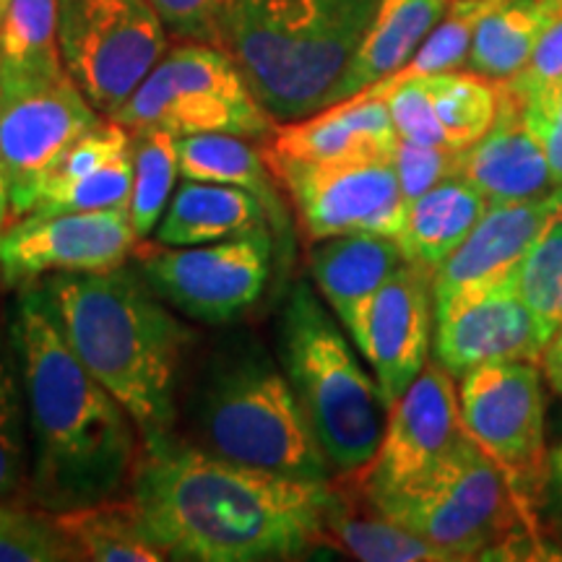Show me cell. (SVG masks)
<instances>
[{"label":"cell","instance_id":"cell-1","mask_svg":"<svg viewBox=\"0 0 562 562\" xmlns=\"http://www.w3.org/2000/svg\"><path fill=\"white\" fill-rule=\"evenodd\" d=\"M331 480H297L211 456L182 435L144 442L128 497L165 560L269 562L328 550Z\"/></svg>","mask_w":562,"mask_h":562},{"label":"cell","instance_id":"cell-2","mask_svg":"<svg viewBox=\"0 0 562 562\" xmlns=\"http://www.w3.org/2000/svg\"><path fill=\"white\" fill-rule=\"evenodd\" d=\"M11 341L30 417L32 508L68 513L128 495L144 438L70 349L40 281L19 290Z\"/></svg>","mask_w":562,"mask_h":562},{"label":"cell","instance_id":"cell-3","mask_svg":"<svg viewBox=\"0 0 562 562\" xmlns=\"http://www.w3.org/2000/svg\"><path fill=\"white\" fill-rule=\"evenodd\" d=\"M63 334L91 375L121 402L144 442L178 435V385L195 334L138 266L40 279Z\"/></svg>","mask_w":562,"mask_h":562},{"label":"cell","instance_id":"cell-4","mask_svg":"<svg viewBox=\"0 0 562 562\" xmlns=\"http://www.w3.org/2000/svg\"><path fill=\"white\" fill-rule=\"evenodd\" d=\"M188 435L220 459L297 480H331L328 456L300 409L284 368L261 341L235 339L203 364L188 398Z\"/></svg>","mask_w":562,"mask_h":562},{"label":"cell","instance_id":"cell-5","mask_svg":"<svg viewBox=\"0 0 562 562\" xmlns=\"http://www.w3.org/2000/svg\"><path fill=\"white\" fill-rule=\"evenodd\" d=\"M381 0H235L227 50L279 123L326 108Z\"/></svg>","mask_w":562,"mask_h":562},{"label":"cell","instance_id":"cell-6","mask_svg":"<svg viewBox=\"0 0 562 562\" xmlns=\"http://www.w3.org/2000/svg\"><path fill=\"white\" fill-rule=\"evenodd\" d=\"M279 362L334 472L368 467L381 446L389 404L362 368L339 318L307 281H297L279 313Z\"/></svg>","mask_w":562,"mask_h":562},{"label":"cell","instance_id":"cell-7","mask_svg":"<svg viewBox=\"0 0 562 562\" xmlns=\"http://www.w3.org/2000/svg\"><path fill=\"white\" fill-rule=\"evenodd\" d=\"M372 501L404 529L440 547L451 562L513 560L542 550L533 510L469 432L430 474Z\"/></svg>","mask_w":562,"mask_h":562},{"label":"cell","instance_id":"cell-8","mask_svg":"<svg viewBox=\"0 0 562 562\" xmlns=\"http://www.w3.org/2000/svg\"><path fill=\"white\" fill-rule=\"evenodd\" d=\"M110 121L172 136L229 133L266 144L279 121L263 108L227 47L182 42L161 55Z\"/></svg>","mask_w":562,"mask_h":562},{"label":"cell","instance_id":"cell-9","mask_svg":"<svg viewBox=\"0 0 562 562\" xmlns=\"http://www.w3.org/2000/svg\"><path fill=\"white\" fill-rule=\"evenodd\" d=\"M58 42L87 100L112 117L170 50V32L149 0H58Z\"/></svg>","mask_w":562,"mask_h":562},{"label":"cell","instance_id":"cell-10","mask_svg":"<svg viewBox=\"0 0 562 562\" xmlns=\"http://www.w3.org/2000/svg\"><path fill=\"white\" fill-rule=\"evenodd\" d=\"M547 378L539 362H492L459 378L461 419L472 440L501 467L513 492L533 510L547 484Z\"/></svg>","mask_w":562,"mask_h":562},{"label":"cell","instance_id":"cell-11","mask_svg":"<svg viewBox=\"0 0 562 562\" xmlns=\"http://www.w3.org/2000/svg\"><path fill=\"white\" fill-rule=\"evenodd\" d=\"M273 243L269 232L188 248L140 240L133 258L151 290L172 311L222 326L261 300L271 277Z\"/></svg>","mask_w":562,"mask_h":562},{"label":"cell","instance_id":"cell-12","mask_svg":"<svg viewBox=\"0 0 562 562\" xmlns=\"http://www.w3.org/2000/svg\"><path fill=\"white\" fill-rule=\"evenodd\" d=\"M273 175L307 243L349 232L398 237L406 201L393 157L378 159H292L266 149Z\"/></svg>","mask_w":562,"mask_h":562},{"label":"cell","instance_id":"cell-13","mask_svg":"<svg viewBox=\"0 0 562 562\" xmlns=\"http://www.w3.org/2000/svg\"><path fill=\"white\" fill-rule=\"evenodd\" d=\"M102 121L68 70L45 79L0 81V161L16 220L30 214L34 193L63 154Z\"/></svg>","mask_w":562,"mask_h":562},{"label":"cell","instance_id":"cell-14","mask_svg":"<svg viewBox=\"0 0 562 562\" xmlns=\"http://www.w3.org/2000/svg\"><path fill=\"white\" fill-rule=\"evenodd\" d=\"M138 243L128 206L26 214L0 232V277L21 290L50 273L108 271L128 263Z\"/></svg>","mask_w":562,"mask_h":562},{"label":"cell","instance_id":"cell-15","mask_svg":"<svg viewBox=\"0 0 562 562\" xmlns=\"http://www.w3.org/2000/svg\"><path fill=\"white\" fill-rule=\"evenodd\" d=\"M463 435L459 383L438 360H430L417 381L389 406L381 446L368 467L355 474L368 495H393L430 474Z\"/></svg>","mask_w":562,"mask_h":562},{"label":"cell","instance_id":"cell-16","mask_svg":"<svg viewBox=\"0 0 562 562\" xmlns=\"http://www.w3.org/2000/svg\"><path fill=\"white\" fill-rule=\"evenodd\" d=\"M344 328L370 364L383 402L391 406L430 362L435 339L432 273L404 261L381 290L357 305Z\"/></svg>","mask_w":562,"mask_h":562},{"label":"cell","instance_id":"cell-17","mask_svg":"<svg viewBox=\"0 0 562 562\" xmlns=\"http://www.w3.org/2000/svg\"><path fill=\"white\" fill-rule=\"evenodd\" d=\"M435 360L459 381L492 362H542L547 341L516 286V273L497 284L435 305Z\"/></svg>","mask_w":562,"mask_h":562},{"label":"cell","instance_id":"cell-18","mask_svg":"<svg viewBox=\"0 0 562 562\" xmlns=\"http://www.w3.org/2000/svg\"><path fill=\"white\" fill-rule=\"evenodd\" d=\"M383 94L398 138L446 149H469L497 115V83L472 70L383 79L368 87Z\"/></svg>","mask_w":562,"mask_h":562},{"label":"cell","instance_id":"cell-19","mask_svg":"<svg viewBox=\"0 0 562 562\" xmlns=\"http://www.w3.org/2000/svg\"><path fill=\"white\" fill-rule=\"evenodd\" d=\"M562 203V191L518 203H490L476 227L435 271V305L513 277L533 237Z\"/></svg>","mask_w":562,"mask_h":562},{"label":"cell","instance_id":"cell-20","mask_svg":"<svg viewBox=\"0 0 562 562\" xmlns=\"http://www.w3.org/2000/svg\"><path fill=\"white\" fill-rule=\"evenodd\" d=\"M461 178L490 203L544 199L554 186L547 154L526 121L524 100L510 87L497 83V115L476 144L463 149Z\"/></svg>","mask_w":562,"mask_h":562},{"label":"cell","instance_id":"cell-21","mask_svg":"<svg viewBox=\"0 0 562 562\" xmlns=\"http://www.w3.org/2000/svg\"><path fill=\"white\" fill-rule=\"evenodd\" d=\"M131 191V131L104 117L97 128L83 133L42 180L30 214L128 206Z\"/></svg>","mask_w":562,"mask_h":562},{"label":"cell","instance_id":"cell-22","mask_svg":"<svg viewBox=\"0 0 562 562\" xmlns=\"http://www.w3.org/2000/svg\"><path fill=\"white\" fill-rule=\"evenodd\" d=\"M398 146L383 94L360 91L300 121L279 123L266 149L292 159H391Z\"/></svg>","mask_w":562,"mask_h":562},{"label":"cell","instance_id":"cell-23","mask_svg":"<svg viewBox=\"0 0 562 562\" xmlns=\"http://www.w3.org/2000/svg\"><path fill=\"white\" fill-rule=\"evenodd\" d=\"M323 533L328 550L362 562H451L440 547L385 516L355 472L331 476Z\"/></svg>","mask_w":562,"mask_h":562},{"label":"cell","instance_id":"cell-24","mask_svg":"<svg viewBox=\"0 0 562 562\" xmlns=\"http://www.w3.org/2000/svg\"><path fill=\"white\" fill-rule=\"evenodd\" d=\"M271 232L263 203L248 191L220 182L182 180L154 229V240L170 248L211 245Z\"/></svg>","mask_w":562,"mask_h":562},{"label":"cell","instance_id":"cell-25","mask_svg":"<svg viewBox=\"0 0 562 562\" xmlns=\"http://www.w3.org/2000/svg\"><path fill=\"white\" fill-rule=\"evenodd\" d=\"M404 261V250L396 237L375 232L323 237L311 243L307 250V269L315 290L328 302L341 326L357 305L381 290Z\"/></svg>","mask_w":562,"mask_h":562},{"label":"cell","instance_id":"cell-26","mask_svg":"<svg viewBox=\"0 0 562 562\" xmlns=\"http://www.w3.org/2000/svg\"><path fill=\"white\" fill-rule=\"evenodd\" d=\"M180 178L199 182H220L235 186L256 195L263 203L273 237H284L292 248V209L286 206L284 188L273 175L263 144L258 140L229 136V133H201V136L178 138Z\"/></svg>","mask_w":562,"mask_h":562},{"label":"cell","instance_id":"cell-27","mask_svg":"<svg viewBox=\"0 0 562 562\" xmlns=\"http://www.w3.org/2000/svg\"><path fill=\"white\" fill-rule=\"evenodd\" d=\"M451 0H381L362 45L351 55L341 79L328 91V104L360 94L372 83L402 70L427 34L448 11Z\"/></svg>","mask_w":562,"mask_h":562},{"label":"cell","instance_id":"cell-28","mask_svg":"<svg viewBox=\"0 0 562 562\" xmlns=\"http://www.w3.org/2000/svg\"><path fill=\"white\" fill-rule=\"evenodd\" d=\"M487 206L490 201L463 178L422 193L406 203L402 232L396 237L404 258L435 277V271L467 240Z\"/></svg>","mask_w":562,"mask_h":562},{"label":"cell","instance_id":"cell-29","mask_svg":"<svg viewBox=\"0 0 562 562\" xmlns=\"http://www.w3.org/2000/svg\"><path fill=\"white\" fill-rule=\"evenodd\" d=\"M562 16L554 0H503L476 26L467 70L495 83L529 66L539 40Z\"/></svg>","mask_w":562,"mask_h":562},{"label":"cell","instance_id":"cell-30","mask_svg":"<svg viewBox=\"0 0 562 562\" xmlns=\"http://www.w3.org/2000/svg\"><path fill=\"white\" fill-rule=\"evenodd\" d=\"M58 0H9L0 19V81L58 76Z\"/></svg>","mask_w":562,"mask_h":562},{"label":"cell","instance_id":"cell-31","mask_svg":"<svg viewBox=\"0 0 562 562\" xmlns=\"http://www.w3.org/2000/svg\"><path fill=\"white\" fill-rule=\"evenodd\" d=\"M79 552V562H159L165 560L140 529L131 497L55 513Z\"/></svg>","mask_w":562,"mask_h":562},{"label":"cell","instance_id":"cell-32","mask_svg":"<svg viewBox=\"0 0 562 562\" xmlns=\"http://www.w3.org/2000/svg\"><path fill=\"white\" fill-rule=\"evenodd\" d=\"M32 446L16 349L0 341V505L32 508Z\"/></svg>","mask_w":562,"mask_h":562},{"label":"cell","instance_id":"cell-33","mask_svg":"<svg viewBox=\"0 0 562 562\" xmlns=\"http://www.w3.org/2000/svg\"><path fill=\"white\" fill-rule=\"evenodd\" d=\"M133 159V191H131V222L140 240L154 235L175 193L180 178L178 136L161 128L131 131Z\"/></svg>","mask_w":562,"mask_h":562},{"label":"cell","instance_id":"cell-34","mask_svg":"<svg viewBox=\"0 0 562 562\" xmlns=\"http://www.w3.org/2000/svg\"><path fill=\"white\" fill-rule=\"evenodd\" d=\"M516 286L544 341L562 328V203L533 237L516 271Z\"/></svg>","mask_w":562,"mask_h":562},{"label":"cell","instance_id":"cell-35","mask_svg":"<svg viewBox=\"0 0 562 562\" xmlns=\"http://www.w3.org/2000/svg\"><path fill=\"white\" fill-rule=\"evenodd\" d=\"M501 3L503 0H451L448 11L442 13L435 30L427 34L419 50L412 55V60L389 79H412V76L448 74V70L467 68L476 26Z\"/></svg>","mask_w":562,"mask_h":562},{"label":"cell","instance_id":"cell-36","mask_svg":"<svg viewBox=\"0 0 562 562\" xmlns=\"http://www.w3.org/2000/svg\"><path fill=\"white\" fill-rule=\"evenodd\" d=\"M0 562H79L55 513L16 508L0 526Z\"/></svg>","mask_w":562,"mask_h":562},{"label":"cell","instance_id":"cell-37","mask_svg":"<svg viewBox=\"0 0 562 562\" xmlns=\"http://www.w3.org/2000/svg\"><path fill=\"white\" fill-rule=\"evenodd\" d=\"M393 167H396L398 186H402L404 201L409 203L422 193L432 191L442 182L461 178L463 151L446 149V146H425L398 138L393 151Z\"/></svg>","mask_w":562,"mask_h":562},{"label":"cell","instance_id":"cell-38","mask_svg":"<svg viewBox=\"0 0 562 562\" xmlns=\"http://www.w3.org/2000/svg\"><path fill=\"white\" fill-rule=\"evenodd\" d=\"M167 32L182 42H206L227 47L235 0H149Z\"/></svg>","mask_w":562,"mask_h":562},{"label":"cell","instance_id":"cell-39","mask_svg":"<svg viewBox=\"0 0 562 562\" xmlns=\"http://www.w3.org/2000/svg\"><path fill=\"white\" fill-rule=\"evenodd\" d=\"M560 76H562V16L554 21L550 30L544 32V37L539 40L529 66L508 81L513 87L531 89V87H542V83L560 79Z\"/></svg>","mask_w":562,"mask_h":562},{"label":"cell","instance_id":"cell-40","mask_svg":"<svg viewBox=\"0 0 562 562\" xmlns=\"http://www.w3.org/2000/svg\"><path fill=\"white\" fill-rule=\"evenodd\" d=\"M539 364H542L550 391L554 393V396L562 398V328L552 336L550 344H547L542 362Z\"/></svg>","mask_w":562,"mask_h":562},{"label":"cell","instance_id":"cell-41","mask_svg":"<svg viewBox=\"0 0 562 562\" xmlns=\"http://www.w3.org/2000/svg\"><path fill=\"white\" fill-rule=\"evenodd\" d=\"M503 83H508L510 89H516L518 94L526 97V100L544 104V108H550V110L558 112V115H562V76H560V79L550 81V83H542V87H531V89L513 87L510 81H503Z\"/></svg>","mask_w":562,"mask_h":562},{"label":"cell","instance_id":"cell-42","mask_svg":"<svg viewBox=\"0 0 562 562\" xmlns=\"http://www.w3.org/2000/svg\"><path fill=\"white\" fill-rule=\"evenodd\" d=\"M547 484L554 492V497L562 503V442L550 451V463H547Z\"/></svg>","mask_w":562,"mask_h":562},{"label":"cell","instance_id":"cell-43","mask_svg":"<svg viewBox=\"0 0 562 562\" xmlns=\"http://www.w3.org/2000/svg\"><path fill=\"white\" fill-rule=\"evenodd\" d=\"M16 220L13 216V203H11V186H9V175L3 170V161H0V232L5 227H11V222Z\"/></svg>","mask_w":562,"mask_h":562},{"label":"cell","instance_id":"cell-44","mask_svg":"<svg viewBox=\"0 0 562 562\" xmlns=\"http://www.w3.org/2000/svg\"><path fill=\"white\" fill-rule=\"evenodd\" d=\"M13 510H16V508H5V505H0V526L9 521V518L13 516Z\"/></svg>","mask_w":562,"mask_h":562},{"label":"cell","instance_id":"cell-45","mask_svg":"<svg viewBox=\"0 0 562 562\" xmlns=\"http://www.w3.org/2000/svg\"><path fill=\"white\" fill-rule=\"evenodd\" d=\"M5 5H9V0H0V19H3V13H5Z\"/></svg>","mask_w":562,"mask_h":562},{"label":"cell","instance_id":"cell-46","mask_svg":"<svg viewBox=\"0 0 562 562\" xmlns=\"http://www.w3.org/2000/svg\"><path fill=\"white\" fill-rule=\"evenodd\" d=\"M554 3H558V5H560V9H562V0H554Z\"/></svg>","mask_w":562,"mask_h":562},{"label":"cell","instance_id":"cell-47","mask_svg":"<svg viewBox=\"0 0 562 562\" xmlns=\"http://www.w3.org/2000/svg\"><path fill=\"white\" fill-rule=\"evenodd\" d=\"M0 284H3V277H0Z\"/></svg>","mask_w":562,"mask_h":562}]
</instances>
